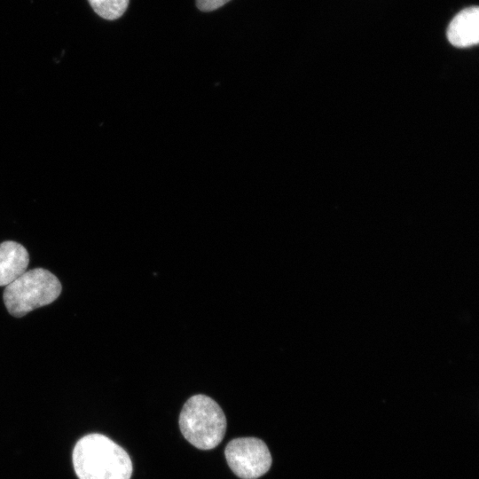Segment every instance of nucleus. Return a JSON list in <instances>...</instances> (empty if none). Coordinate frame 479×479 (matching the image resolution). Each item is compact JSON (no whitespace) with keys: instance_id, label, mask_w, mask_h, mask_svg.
<instances>
[{"instance_id":"7","label":"nucleus","mask_w":479,"mask_h":479,"mask_svg":"<svg viewBox=\"0 0 479 479\" xmlns=\"http://www.w3.org/2000/svg\"><path fill=\"white\" fill-rule=\"evenodd\" d=\"M94 12L106 20H116L126 11L129 0H88Z\"/></svg>"},{"instance_id":"5","label":"nucleus","mask_w":479,"mask_h":479,"mask_svg":"<svg viewBox=\"0 0 479 479\" xmlns=\"http://www.w3.org/2000/svg\"><path fill=\"white\" fill-rule=\"evenodd\" d=\"M446 35L455 47L476 45L479 42V8L471 6L460 11L450 22Z\"/></svg>"},{"instance_id":"8","label":"nucleus","mask_w":479,"mask_h":479,"mask_svg":"<svg viewBox=\"0 0 479 479\" xmlns=\"http://www.w3.org/2000/svg\"><path fill=\"white\" fill-rule=\"evenodd\" d=\"M230 0H197V6L204 12L214 11L224 5Z\"/></svg>"},{"instance_id":"2","label":"nucleus","mask_w":479,"mask_h":479,"mask_svg":"<svg viewBox=\"0 0 479 479\" xmlns=\"http://www.w3.org/2000/svg\"><path fill=\"white\" fill-rule=\"evenodd\" d=\"M179 427L185 438L200 450H211L224 439L226 418L220 405L211 397L198 394L184 404Z\"/></svg>"},{"instance_id":"6","label":"nucleus","mask_w":479,"mask_h":479,"mask_svg":"<svg viewBox=\"0 0 479 479\" xmlns=\"http://www.w3.org/2000/svg\"><path fill=\"white\" fill-rule=\"evenodd\" d=\"M29 263V255L20 243L6 240L0 244V287L8 286L22 275Z\"/></svg>"},{"instance_id":"4","label":"nucleus","mask_w":479,"mask_h":479,"mask_svg":"<svg viewBox=\"0 0 479 479\" xmlns=\"http://www.w3.org/2000/svg\"><path fill=\"white\" fill-rule=\"evenodd\" d=\"M224 455L232 471L241 479H257L271 468L272 459L266 444L255 437L229 442Z\"/></svg>"},{"instance_id":"3","label":"nucleus","mask_w":479,"mask_h":479,"mask_svg":"<svg viewBox=\"0 0 479 479\" xmlns=\"http://www.w3.org/2000/svg\"><path fill=\"white\" fill-rule=\"evenodd\" d=\"M61 290V283L53 273L43 268H35L6 286L3 299L9 313L21 318L36 308L53 302Z\"/></svg>"},{"instance_id":"1","label":"nucleus","mask_w":479,"mask_h":479,"mask_svg":"<svg viewBox=\"0 0 479 479\" xmlns=\"http://www.w3.org/2000/svg\"><path fill=\"white\" fill-rule=\"evenodd\" d=\"M73 465L79 479H130L132 475L127 452L101 434L87 435L76 443Z\"/></svg>"}]
</instances>
